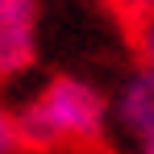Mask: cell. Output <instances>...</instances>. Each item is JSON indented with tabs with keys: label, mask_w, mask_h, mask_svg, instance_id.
Instances as JSON below:
<instances>
[{
	"label": "cell",
	"mask_w": 154,
	"mask_h": 154,
	"mask_svg": "<svg viewBox=\"0 0 154 154\" xmlns=\"http://www.w3.org/2000/svg\"><path fill=\"white\" fill-rule=\"evenodd\" d=\"M38 58V0H0V83Z\"/></svg>",
	"instance_id": "cell-2"
},
{
	"label": "cell",
	"mask_w": 154,
	"mask_h": 154,
	"mask_svg": "<svg viewBox=\"0 0 154 154\" xmlns=\"http://www.w3.org/2000/svg\"><path fill=\"white\" fill-rule=\"evenodd\" d=\"M17 150H25L21 146V129H17V112H8L0 104V154H17Z\"/></svg>",
	"instance_id": "cell-5"
},
{
	"label": "cell",
	"mask_w": 154,
	"mask_h": 154,
	"mask_svg": "<svg viewBox=\"0 0 154 154\" xmlns=\"http://www.w3.org/2000/svg\"><path fill=\"white\" fill-rule=\"evenodd\" d=\"M21 146L38 154L58 150H92L104 142L108 129V100L100 88H92L79 75H54L42 83V92L17 108Z\"/></svg>",
	"instance_id": "cell-1"
},
{
	"label": "cell",
	"mask_w": 154,
	"mask_h": 154,
	"mask_svg": "<svg viewBox=\"0 0 154 154\" xmlns=\"http://www.w3.org/2000/svg\"><path fill=\"white\" fill-rule=\"evenodd\" d=\"M117 121L146 146L154 142V75L150 71H137L125 79L121 96H117Z\"/></svg>",
	"instance_id": "cell-3"
},
{
	"label": "cell",
	"mask_w": 154,
	"mask_h": 154,
	"mask_svg": "<svg viewBox=\"0 0 154 154\" xmlns=\"http://www.w3.org/2000/svg\"><path fill=\"white\" fill-rule=\"evenodd\" d=\"M121 21H125V33H129L133 54L142 58V71L154 75V8L150 13H129V17H121Z\"/></svg>",
	"instance_id": "cell-4"
},
{
	"label": "cell",
	"mask_w": 154,
	"mask_h": 154,
	"mask_svg": "<svg viewBox=\"0 0 154 154\" xmlns=\"http://www.w3.org/2000/svg\"><path fill=\"white\" fill-rule=\"evenodd\" d=\"M142 154H154V142H146V146H142Z\"/></svg>",
	"instance_id": "cell-6"
}]
</instances>
